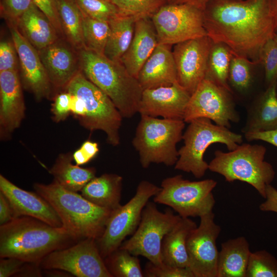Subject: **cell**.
I'll use <instances>...</instances> for the list:
<instances>
[{
  "label": "cell",
  "mask_w": 277,
  "mask_h": 277,
  "mask_svg": "<svg viewBox=\"0 0 277 277\" xmlns=\"http://www.w3.org/2000/svg\"><path fill=\"white\" fill-rule=\"evenodd\" d=\"M204 26L213 42L225 44L254 65L275 34L268 0H212L204 10Z\"/></svg>",
  "instance_id": "obj_1"
},
{
  "label": "cell",
  "mask_w": 277,
  "mask_h": 277,
  "mask_svg": "<svg viewBox=\"0 0 277 277\" xmlns=\"http://www.w3.org/2000/svg\"><path fill=\"white\" fill-rule=\"evenodd\" d=\"M78 241L64 228L21 216L0 226V257H12L39 263L50 253Z\"/></svg>",
  "instance_id": "obj_2"
},
{
  "label": "cell",
  "mask_w": 277,
  "mask_h": 277,
  "mask_svg": "<svg viewBox=\"0 0 277 277\" xmlns=\"http://www.w3.org/2000/svg\"><path fill=\"white\" fill-rule=\"evenodd\" d=\"M80 70L113 102L124 118L138 112L143 89L120 61L84 48L78 50Z\"/></svg>",
  "instance_id": "obj_3"
},
{
  "label": "cell",
  "mask_w": 277,
  "mask_h": 277,
  "mask_svg": "<svg viewBox=\"0 0 277 277\" xmlns=\"http://www.w3.org/2000/svg\"><path fill=\"white\" fill-rule=\"evenodd\" d=\"M33 187L53 207L62 227L78 241L88 238L96 240L102 235L112 210L93 204L55 180L49 184L35 183Z\"/></svg>",
  "instance_id": "obj_4"
},
{
  "label": "cell",
  "mask_w": 277,
  "mask_h": 277,
  "mask_svg": "<svg viewBox=\"0 0 277 277\" xmlns=\"http://www.w3.org/2000/svg\"><path fill=\"white\" fill-rule=\"evenodd\" d=\"M266 152L263 145L247 143L228 152L217 150L208 164V170L222 175L227 182L247 183L265 199L266 187L275 174L271 164L264 160Z\"/></svg>",
  "instance_id": "obj_5"
},
{
  "label": "cell",
  "mask_w": 277,
  "mask_h": 277,
  "mask_svg": "<svg viewBox=\"0 0 277 277\" xmlns=\"http://www.w3.org/2000/svg\"><path fill=\"white\" fill-rule=\"evenodd\" d=\"M185 126L183 120L142 115L132 142L142 167L147 168L152 163L175 165L179 157L176 145L182 140Z\"/></svg>",
  "instance_id": "obj_6"
},
{
  "label": "cell",
  "mask_w": 277,
  "mask_h": 277,
  "mask_svg": "<svg viewBox=\"0 0 277 277\" xmlns=\"http://www.w3.org/2000/svg\"><path fill=\"white\" fill-rule=\"evenodd\" d=\"M207 118L194 119L183 134L184 145L178 150L179 157L175 169L192 173L197 179L203 177L208 170V163L204 155L210 145H225L229 151L235 149L243 142L241 134L229 128L214 124Z\"/></svg>",
  "instance_id": "obj_7"
},
{
  "label": "cell",
  "mask_w": 277,
  "mask_h": 277,
  "mask_svg": "<svg viewBox=\"0 0 277 277\" xmlns=\"http://www.w3.org/2000/svg\"><path fill=\"white\" fill-rule=\"evenodd\" d=\"M65 91L81 98L85 114L78 120L81 125L93 131H103L107 142L113 146L120 143V129L122 118L111 100L99 88L88 80L81 70L70 81Z\"/></svg>",
  "instance_id": "obj_8"
},
{
  "label": "cell",
  "mask_w": 277,
  "mask_h": 277,
  "mask_svg": "<svg viewBox=\"0 0 277 277\" xmlns=\"http://www.w3.org/2000/svg\"><path fill=\"white\" fill-rule=\"evenodd\" d=\"M216 185L213 179L191 181L176 175L162 181L153 200L170 207L182 217H200L213 211L215 201L212 191Z\"/></svg>",
  "instance_id": "obj_9"
},
{
  "label": "cell",
  "mask_w": 277,
  "mask_h": 277,
  "mask_svg": "<svg viewBox=\"0 0 277 277\" xmlns=\"http://www.w3.org/2000/svg\"><path fill=\"white\" fill-rule=\"evenodd\" d=\"M160 189L152 183L142 181L134 195L126 204L112 211L103 234L96 240L104 259L119 248L126 238L134 233L140 224L144 208Z\"/></svg>",
  "instance_id": "obj_10"
},
{
  "label": "cell",
  "mask_w": 277,
  "mask_h": 277,
  "mask_svg": "<svg viewBox=\"0 0 277 277\" xmlns=\"http://www.w3.org/2000/svg\"><path fill=\"white\" fill-rule=\"evenodd\" d=\"M181 217L174 214L171 209L161 212L155 203L148 202L143 209L137 229L120 247L127 249L134 255L143 256L154 264H160L163 262V240Z\"/></svg>",
  "instance_id": "obj_11"
},
{
  "label": "cell",
  "mask_w": 277,
  "mask_h": 277,
  "mask_svg": "<svg viewBox=\"0 0 277 277\" xmlns=\"http://www.w3.org/2000/svg\"><path fill=\"white\" fill-rule=\"evenodd\" d=\"M151 19L159 44L175 45L207 35L204 10L190 4L167 3Z\"/></svg>",
  "instance_id": "obj_12"
},
{
  "label": "cell",
  "mask_w": 277,
  "mask_h": 277,
  "mask_svg": "<svg viewBox=\"0 0 277 277\" xmlns=\"http://www.w3.org/2000/svg\"><path fill=\"white\" fill-rule=\"evenodd\" d=\"M230 91L205 77L191 94L184 116L185 122L204 117L228 128L238 123L239 115Z\"/></svg>",
  "instance_id": "obj_13"
},
{
  "label": "cell",
  "mask_w": 277,
  "mask_h": 277,
  "mask_svg": "<svg viewBox=\"0 0 277 277\" xmlns=\"http://www.w3.org/2000/svg\"><path fill=\"white\" fill-rule=\"evenodd\" d=\"M40 266L42 269H60L77 277H112L93 239H83L50 253Z\"/></svg>",
  "instance_id": "obj_14"
},
{
  "label": "cell",
  "mask_w": 277,
  "mask_h": 277,
  "mask_svg": "<svg viewBox=\"0 0 277 277\" xmlns=\"http://www.w3.org/2000/svg\"><path fill=\"white\" fill-rule=\"evenodd\" d=\"M200 218L199 225L192 230L187 240L188 268L194 277H217L219 251L216 240L221 228L215 222L213 211Z\"/></svg>",
  "instance_id": "obj_15"
},
{
  "label": "cell",
  "mask_w": 277,
  "mask_h": 277,
  "mask_svg": "<svg viewBox=\"0 0 277 277\" xmlns=\"http://www.w3.org/2000/svg\"><path fill=\"white\" fill-rule=\"evenodd\" d=\"M212 43L207 35L177 43L173 48L177 82L191 95L206 77Z\"/></svg>",
  "instance_id": "obj_16"
},
{
  "label": "cell",
  "mask_w": 277,
  "mask_h": 277,
  "mask_svg": "<svg viewBox=\"0 0 277 277\" xmlns=\"http://www.w3.org/2000/svg\"><path fill=\"white\" fill-rule=\"evenodd\" d=\"M9 24L12 40L18 55L24 86L38 101L51 97L53 88L38 50L14 24Z\"/></svg>",
  "instance_id": "obj_17"
},
{
  "label": "cell",
  "mask_w": 277,
  "mask_h": 277,
  "mask_svg": "<svg viewBox=\"0 0 277 277\" xmlns=\"http://www.w3.org/2000/svg\"><path fill=\"white\" fill-rule=\"evenodd\" d=\"M191 94L179 83L143 91L138 112L154 117L184 120Z\"/></svg>",
  "instance_id": "obj_18"
},
{
  "label": "cell",
  "mask_w": 277,
  "mask_h": 277,
  "mask_svg": "<svg viewBox=\"0 0 277 277\" xmlns=\"http://www.w3.org/2000/svg\"><path fill=\"white\" fill-rule=\"evenodd\" d=\"M0 191L7 198L15 217L30 216L55 227L63 226L62 221L51 204L37 192L25 190L0 175Z\"/></svg>",
  "instance_id": "obj_19"
},
{
  "label": "cell",
  "mask_w": 277,
  "mask_h": 277,
  "mask_svg": "<svg viewBox=\"0 0 277 277\" xmlns=\"http://www.w3.org/2000/svg\"><path fill=\"white\" fill-rule=\"evenodd\" d=\"M25 106L18 70L0 72V128L6 138L18 128L25 116Z\"/></svg>",
  "instance_id": "obj_20"
},
{
  "label": "cell",
  "mask_w": 277,
  "mask_h": 277,
  "mask_svg": "<svg viewBox=\"0 0 277 277\" xmlns=\"http://www.w3.org/2000/svg\"><path fill=\"white\" fill-rule=\"evenodd\" d=\"M38 52L52 88L65 90L80 71L78 55L58 39Z\"/></svg>",
  "instance_id": "obj_21"
},
{
  "label": "cell",
  "mask_w": 277,
  "mask_h": 277,
  "mask_svg": "<svg viewBox=\"0 0 277 277\" xmlns=\"http://www.w3.org/2000/svg\"><path fill=\"white\" fill-rule=\"evenodd\" d=\"M170 45L159 44L137 76L143 90L177 83V73Z\"/></svg>",
  "instance_id": "obj_22"
},
{
  "label": "cell",
  "mask_w": 277,
  "mask_h": 277,
  "mask_svg": "<svg viewBox=\"0 0 277 277\" xmlns=\"http://www.w3.org/2000/svg\"><path fill=\"white\" fill-rule=\"evenodd\" d=\"M158 44L151 18L139 19L135 21L132 41L121 62L132 76L137 78L141 69Z\"/></svg>",
  "instance_id": "obj_23"
},
{
  "label": "cell",
  "mask_w": 277,
  "mask_h": 277,
  "mask_svg": "<svg viewBox=\"0 0 277 277\" xmlns=\"http://www.w3.org/2000/svg\"><path fill=\"white\" fill-rule=\"evenodd\" d=\"M13 24L37 50L58 39V34L54 26L36 5L32 6Z\"/></svg>",
  "instance_id": "obj_24"
},
{
  "label": "cell",
  "mask_w": 277,
  "mask_h": 277,
  "mask_svg": "<svg viewBox=\"0 0 277 277\" xmlns=\"http://www.w3.org/2000/svg\"><path fill=\"white\" fill-rule=\"evenodd\" d=\"M277 81L270 84L266 90L248 110L245 133L267 131L277 129Z\"/></svg>",
  "instance_id": "obj_25"
},
{
  "label": "cell",
  "mask_w": 277,
  "mask_h": 277,
  "mask_svg": "<svg viewBox=\"0 0 277 277\" xmlns=\"http://www.w3.org/2000/svg\"><path fill=\"white\" fill-rule=\"evenodd\" d=\"M251 252L249 242L243 236L223 242L219 252L217 277H245Z\"/></svg>",
  "instance_id": "obj_26"
},
{
  "label": "cell",
  "mask_w": 277,
  "mask_h": 277,
  "mask_svg": "<svg viewBox=\"0 0 277 277\" xmlns=\"http://www.w3.org/2000/svg\"><path fill=\"white\" fill-rule=\"evenodd\" d=\"M196 226L190 217H181L163 240V262L174 266L188 268L187 242L190 233Z\"/></svg>",
  "instance_id": "obj_27"
},
{
  "label": "cell",
  "mask_w": 277,
  "mask_h": 277,
  "mask_svg": "<svg viewBox=\"0 0 277 277\" xmlns=\"http://www.w3.org/2000/svg\"><path fill=\"white\" fill-rule=\"evenodd\" d=\"M122 186V176L104 173L90 180L81 192L93 204L113 210L121 205Z\"/></svg>",
  "instance_id": "obj_28"
},
{
  "label": "cell",
  "mask_w": 277,
  "mask_h": 277,
  "mask_svg": "<svg viewBox=\"0 0 277 277\" xmlns=\"http://www.w3.org/2000/svg\"><path fill=\"white\" fill-rule=\"evenodd\" d=\"M72 160V155L70 153L60 154L49 172L62 187L77 192L95 177L96 170L94 167L82 168L74 165Z\"/></svg>",
  "instance_id": "obj_29"
},
{
  "label": "cell",
  "mask_w": 277,
  "mask_h": 277,
  "mask_svg": "<svg viewBox=\"0 0 277 277\" xmlns=\"http://www.w3.org/2000/svg\"><path fill=\"white\" fill-rule=\"evenodd\" d=\"M136 20L117 15L108 22L110 34L104 55L113 61H120L127 50L133 38Z\"/></svg>",
  "instance_id": "obj_30"
},
{
  "label": "cell",
  "mask_w": 277,
  "mask_h": 277,
  "mask_svg": "<svg viewBox=\"0 0 277 277\" xmlns=\"http://www.w3.org/2000/svg\"><path fill=\"white\" fill-rule=\"evenodd\" d=\"M63 34L70 44L80 50L84 48L83 33V13L75 0H55Z\"/></svg>",
  "instance_id": "obj_31"
},
{
  "label": "cell",
  "mask_w": 277,
  "mask_h": 277,
  "mask_svg": "<svg viewBox=\"0 0 277 277\" xmlns=\"http://www.w3.org/2000/svg\"><path fill=\"white\" fill-rule=\"evenodd\" d=\"M233 51L225 44L212 43L205 77L210 78L232 92L228 74Z\"/></svg>",
  "instance_id": "obj_32"
},
{
  "label": "cell",
  "mask_w": 277,
  "mask_h": 277,
  "mask_svg": "<svg viewBox=\"0 0 277 277\" xmlns=\"http://www.w3.org/2000/svg\"><path fill=\"white\" fill-rule=\"evenodd\" d=\"M137 256L119 247L104 259L112 277H143L144 273Z\"/></svg>",
  "instance_id": "obj_33"
},
{
  "label": "cell",
  "mask_w": 277,
  "mask_h": 277,
  "mask_svg": "<svg viewBox=\"0 0 277 277\" xmlns=\"http://www.w3.org/2000/svg\"><path fill=\"white\" fill-rule=\"evenodd\" d=\"M110 31L108 21L98 20L83 15L82 33L84 48L104 54Z\"/></svg>",
  "instance_id": "obj_34"
},
{
  "label": "cell",
  "mask_w": 277,
  "mask_h": 277,
  "mask_svg": "<svg viewBox=\"0 0 277 277\" xmlns=\"http://www.w3.org/2000/svg\"><path fill=\"white\" fill-rule=\"evenodd\" d=\"M116 7L117 15L134 18L136 21L151 18L160 8L167 3V0H111Z\"/></svg>",
  "instance_id": "obj_35"
},
{
  "label": "cell",
  "mask_w": 277,
  "mask_h": 277,
  "mask_svg": "<svg viewBox=\"0 0 277 277\" xmlns=\"http://www.w3.org/2000/svg\"><path fill=\"white\" fill-rule=\"evenodd\" d=\"M245 277H277V259L266 250L251 252Z\"/></svg>",
  "instance_id": "obj_36"
},
{
  "label": "cell",
  "mask_w": 277,
  "mask_h": 277,
  "mask_svg": "<svg viewBox=\"0 0 277 277\" xmlns=\"http://www.w3.org/2000/svg\"><path fill=\"white\" fill-rule=\"evenodd\" d=\"M251 62L234 53L231 58L228 74V83L236 90L245 91L252 82Z\"/></svg>",
  "instance_id": "obj_37"
},
{
  "label": "cell",
  "mask_w": 277,
  "mask_h": 277,
  "mask_svg": "<svg viewBox=\"0 0 277 277\" xmlns=\"http://www.w3.org/2000/svg\"><path fill=\"white\" fill-rule=\"evenodd\" d=\"M83 14L92 18L109 22L117 10L111 0H75Z\"/></svg>",
  "instance_id": "obj_38"
},
{
  "label": "cell",
  "mask_w": 277,
  "mask_h": 277,
  "mask_svg": "<svg viewBox=\"0 0 277 277\" xmlns=\"http://www.w3.org/2000/svg\"><path fill=\"white\" fill-rule=\"evenodd\" d=\"M260 63L263 64L267 83L269 85L277 81V45L273 37L268 39L263 46Z\"/></svg>",
  "instance_id": "obj_39"
},
{
  "label": "cell",
  "mask_w": 277,
  "mask_h": 277,
  "mask_svg": "<svg viewBox=\"0 0 277 277\" xmlns=\"http://www.w3.org/2000/svg\"><path fill=\"white\" fill-rule=\"evenodd\" d=\"M144 273L146 277H194L189 268L174 266L164 262L157 265L148 261Z\"/></svg>",
  "instance_id": "obj_40"
},
{
  "label": "cell",
  "mask_w": 277,
  "mask_h": 277,
  "mask_svg": "<svg viewBox=\"0 0 277 277\" xmlns=\"http://www.w3.org/2000/svg\"><path fill=\"white\" fill-rule=\"evenodd\" d=\"M34 5H35L34 0H2L1 14L9 23H14Z\"/></svg>",
  "instance_id": "obj_41"
},
{
  "label": "cell",
  "mask_w": 277,
  "mask_h": 277,
  "mask_svg": "<svg viewBox=\"0 0 277 277\" xmlns=\"http://www.w3.org/2000/svg\"><path fill=\"white\" fill-rule=\"evenodd\" d=\"M18 55L13 42L3 41L0 43V72L18 70Z\"/></svg>",
  "instance_id": "obj_42"
},
{
  "label": "cell",
  "mask_w": 277,
  "mask_h": 277,
  "mask_svg": "<svg viewBox=\"0 0 277 277\" xmlns=\"http://www.w3.org/2000/svg\"><path fill=\"white\" fill-rule=\"evenodd\" d=\"M71 94L67 91L58 94L54 98L51 111L56 122L65 120L71 112Z\"/></svg>",
  "instance_id": "obj_43"
},
{
  "label": "cell",
  "mask_w": 277,
  "mask_h": 277,
  "mask_svg": "<svg viewBox=\"0 0 277 277\" xmlns=\"http://www.w3.org/2000/svg\"><path fill=\"white\" fill-rule=\"evenodd\" d=\"M36 6L48 17L58 34H63L55 0H34Z\"/></svg>",
  "instance_id": "obj_44"
},
{
  "label": "cell",
  "mask_w": 277,
  "mask_h": 277,
  "mask_svg": "<svg viewBox=\"0 0 277 277\" xmlns=\"http://www.w3.org/2000/svg\"><path fill=\"white\" fill-rule=\"evenodd\" d=\"M25 262L12 257L1 258L0 277L15 276Z\"/></svg>",
  "instance_id": "obj_45"
},
{
  "label": "cell",
  "mask_w": 277,
  "mask_h": 277,
  "mask_svg": "<svg viewBox=\"0 0 277 277\" xmlns=\"http://www.w3.org/2000/svg\"><path fill=\"white\" fill-rule=\"evenodd\" d=\"M265 193V201L260 205V210L277 213V189L269 184L266 187Z\"/></svg>",
  "instance_id": "obj_46"
},
{
  "label": "cell",
  "mask_w": 277,
  "mask_h": 277,
  "mask_svg": "<svg viewBox=\"0 0 277 277\" xmlns=\"http://www.w3.org/2000/svg\"><path fill=\"white\" fill-rule=\"evenodd\" d=\"M244 135L249 142L261 140L277 147V129L267 131L247 133Z\"/></svg>",
  "instance_id": "obj_47"
},
{
  "label": "cell",
  "mask_w": 277,
  "mask_h": 277,
  "mask_svg": "<svg viewBox=\"0 0 277 277\" xmlns=\"http://www.w3.org/2000/svg\"><path fill=\"white\" fill-rule=\"evenodd\" d=\"M15 218L12 207L6 196L0 191V225Z\"/></svg>",
  "instance_id": "obj_48"
},
{
  "label": "cell",
  "mask_w": 277,
  "mask_h": 277,
  "mask_svg": "<svg viewBox=\"0 0 277 277\" xmlns=\"http://www.w3.org/2000/svg\"><path fill=\"white\" fill-rule=\"evenodd\" d=\"M39 263L25 262L15 276H42Z\"/></svg>",
  "instance_id": "obj_49"
},
{
  "label": "cell",
  "mask_w": 277,
  "mask_h": 277,
  "mask_svg": "<svg viewBox=\"0 0 277 277\" xmlns=\"http://www.w3.org/2000/svg\"><path fill=\"white\" fill-rule=\"evenodd\" d=\"M80 149L90 161L97 154L99 151L97 143L89 140L84 142Z\"/></svg>",
  "instance_id": "obj_50"
},
{
  "label": "cell",
  "mask_w": 277,
  "mask_h": 277,
  "mask_svg": "<svg viewBox=\"0 0 277 277\" xmlns=\"http://www.w3.org/2000/svg\"><path fill=\"white\" fill-rule=\"evenodd\" d=\"M212 0H167L168 4H188L194 6L203 10L207 4Z\"/></svg>",
  "instance_id": "obj_51"
},
{
  "label": "cell",
  "mask_w": 277,
  "mask_h": 277,
  "mask_svg": "<svg viewBox=\"0 0 277 277\" xmlns=\"http://www.w3.org/2000/svg\"><path fill=\"white\" fill-rule=\"evenodd\" d=\"M72 157L76 164L79 166L86 164L90 161L80 148L73 153Z\"/></svg>",
  "instance_id": "obj_52"
},
{
  "label": "cell",
  "mask_w": 277,
  "mask_h": 277,
  "mask_svg": "<svg viewBox=\"0 0 277 277\" xmlns=\"http://www.w3.org/2000/svg\"><path fill=\"white\" fill-rule=\"evenodd\" d=\"M268 2L276 33L277 32V0H268Z\"/></svg>",
  "instance_id": "obj_53"
},
{
  "label": "cell",
  "mask_w": 277,
  "mask_h": 277,
  "mask_svg": "<svg viewBox=\"0 0 277 277\" xmlns=\"http://www.w3.org/2000/svg\"><path fill=\"white\" fill-rule=\"evenodd\" d=\"M44 273L46 275L50 276H71L72 274L65 271L57 269H44Z\"/></svg>",
  "instance_id": "obj_54"
},
{
  "label": "cell",
  "mask_w": 277,
  "mask_h": 277,
  "mask_svg": "<svg viewBox=\"0 0 277 277\" xmlns=\"http://www.w3.org/2000/svg\"><path fill=\"white\" fill-rule=\"evenodd\" d=\"M273 38H274V41H275V43H276V44L277 45V32L275 33V35H274V36L273 37Z\"/></svg>",
  "instance_id": "obj_55"
},
{
  "label": "cell",
  "mask_w": 277,
  "mask_h": 277,
  "mask_svg": "<svg viewBox=\"0 0 277 277\" xmlns=\"http://www.w3.org/2000/svg\"><path fill=\"white\" fill-rule=\"evenodd\" d=\"M276 251H277V245H276Z\"/></svg>",
  "instance_id": "obj_56"
}]
</instances>
